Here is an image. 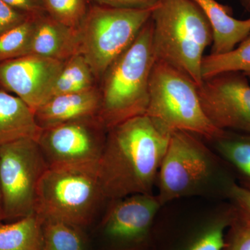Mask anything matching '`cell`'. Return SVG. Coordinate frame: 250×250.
I'll list each match as a JSON object with an SVG mask.
<instances>
[{
    "label": "cell",
    "instance_id": "obj_31",
    "mask_svg": "<svg viewBox=\"0 0 250 250\" xmlns=\"http://www.w3.org/2000/svg\"><path fill=\"white\" fill-rule=\"evenodd\" d=\"M240 2L245 11L250 14V0H240Z\"/></svg>",
    "mask_w": 250,
    "mask_h": 250
},
{
    "label": "cell",
    "instance_id": "obj_9",
    "mask_svg": "<svg viewBox=\"0 0 250 250\" xmlns=\"http://www.w3.org/2000/svg\"><path fill=\"white\" fill-rule=\"evenodd\" d=\"M161 204L157 195L135 194L110 201L90 234L93 250H144Z\"/></svg>",
    "mask_w": 250,
    "mask_h": 250
},
{
    "label": "cell",
    "instance_id": "obj_1",
    "mask_svg": "<svg viewBox=\"0 0 250 250\" xmlns=\"http://www.w3.org/2000/svg\"><path fill=\"white\" fill-rule=\"evenodd\" d=\"M170 137L146 114L108 130L98 163L99 180L106 200L152 193Z\"/></svg>",
    "mask_w": 250,
    "mask_h": 250
},
{
    "label": "cell",
    "instance_id": "obj_2",
    "mask_svg": "<svg viewBox=\"0 0 250 250\" xmlns=\"http://www.w3.org/2000/svg\"><path fill=\"white\" fill-rule=\"evenodd\" d=\"M156 60L183 72L197 86L203 83L202 62L213 41L207 16L194 0H160L153 11Z\"/></svg>",
    "mask_w": 250,
    "mask_h": 250
},
{
    "label": "cell",
    "instance_id": "obj_32",
    "mask_svg": "<svg viewBox=\"0 0 250 250\" xmlns=\"http://www.w3.org/2000/svg\"><path fill=\"white\" fill-rule=\"evenodd\" d=\"M246 76L248 77V80H249L250 82V75H246Z\"/></svg>",
    "mask_w": 250,
    "mask_h": 250
},
{
    "label": "cell",
    "instance_id": "obj_7",
    "mask_svg": "<svg viewBox=\"0 0 250 250\" xmlns=\"http://www.w3.org/2000/svg\"><path fill=\"white\" fill-rule=\"evenodd\" d=\"M48 167L36 139L27 138L0 147L4 223L34 213L39 182Z\"/></svg>",
    "mask_w": 250,
    "mask_h": 250
},
{
    "label": "cell",
    "instance_id": "obj_15",
    "mask_svg": "<svg viewBox=\"0 0 250 250\" xmlns=\"http://www.w3.org/2000/svg\"><path fill=\"white\" fill-rule=\"evenodd\" d=\"M204 11L211 28L213 41L210 54L227 53L248 37L250 33V18L238 20L232 16V10L216 0H194Z\"/></svg>",
    "mask_w": 250,
    "mask_h": 250
},
{
    "label": "cell",
    "instance_id": "obj_22",
    "mask_svg": "<svg viewBox=\"0 0 250 250\" xmlns=\"http://www.w3.org/2000/svg\"><path fill=\"white\" fill-rule=\"evenodd\" d=\"M35 18L0 35V63L29 54Z\"/></svg>",
    "mask_w": 250,
    "mask_h": 250
},
{
    "label": "cell",
    "instance_id": "obj_12",
    "mask_svg": "<svg viewBox=\"0 0 250 250\" xmlns=\"http://www.w3.org/2000/svg\"><path fill=\"white\" fill-rule=\"evenodd\" d=\"M64 62L28 54L0 63V88L14 93L33 111L52 98Z\"/></svg>",
    "mask_w": 250,
    "mask_h": 250
},
{
    "label": "cell",
    "instance_id": "obj_10",
    "mask_svg": "<svg viewBox=\"0 0 250 250\" xmlns=\"http://www.w3.org/2000/svg\"><path fill=\"white\" fill-rule=\"evenodd\" d=\"M108 131L100 117H87L41 129L36 141L49 166L95 164Z\"/></svg>",
    "mask_w": 250,
    "mask_h": 250
},
{
    "label": "cell",
    "instance_id": "obj_5",
    "mask_svg": "<svg viewBox=\"0 0 250 250\" xmlns=\"http://www.w3.org/2000/svg\"><path fill=\"white\" fill-rule=\"evenodd\" d=\"M146 115L169 135L186 131L213 141L224 132L206 114L195 82L160 61L156 60L151 74Z\"/></svg>",
    "mask_w": 250,
    "mask_h": 250
},
{
    "label": "cell",
    "instance_id": "obj_30",
    "mask_svg": "<svg viewBox=\"0 0 250 250\" xmlns=\"http://www.w3.org/2000/svg\"><path fill=\"white\" fill-rule=\"evenodd\" d=\"M4 223V202H3L2 190L0 184V225Z\"/></svg>",
    "mask_w": 250,
    "mask_h": 250
},
{
    "label": "cell",
    "instance_id": "obj_19",
    "mask_svg": "<svg viewBox=\"0 0 250 250\" xmlns=\"http://www.w3.org/2000/svg\"><path fill=\"white\" fill-rule=\"evenodd\" d=\"M98 84L86 59L82 54L77 53L64 62L54 85L52 98L93 89L99 86Z\"/></svg>",
    "mask_w": 250,
    "mask_h": 250
},
{
    "label": "cell",
    "instance_id": "obj_11",
    "mask_svg": "<svg viewBox=\"0 0 250 250\" xmlns=\"http://www.w3.org/2000/svg\"><path fill=\"white\" fill-rule=\"evenodd\" d=\"M198 93L217 128L250 134V82L245 74L227 72L204 80Z\"/></svg>",
    "mask_w": 250,
    "mask_h": 250
},
{
    "label": "cell",
    "instance_id": "obj_14",
    "mask_svg": "<svg viewBox=\"0 0 250 250\" xmlns=\"http://www.w3.org/2000/svg\"><path fill=\"white\" fill-rule=\"evenodd\" d=\"M80 53L78 30L45 14L35 18L29 54L66 62Z\"/></svg>",
    "mask_w": 250,
    "mask_h": 250
},
{
    "label": "cell",
    "instance_id": "obj_17",
    "mask_svg": "<svg viewBox=\"0 0 250 250\" xmlns=\"http://www.w3.org/2000/svg\"><path fill=\"white\" fill-rule=\"evenodd\" d=\"M0 250H43L42 220L35 212L0 225Z\"/></svg>",
    "mask_w": 250,
    "mask_h": 250
},
{
    "label": "cell",
    "instance_id": "obj_18",
    "mask_svg": "<svg viewBox=\"0 0 250 250\" xmlns=\"http://www.w3.org/2000/svg\"><path fill=\"white\" fill-rule=\"evenodd\" d=\"M42 220L43 250H93L88 230L58 219Z\"/></svg>",
    "mask_w": 250,
    "mask_h": 250
},
{
    "label": "cell",
    "instance_id": "obj_8",
    "mask_svg": "<svg viewBox=\"0 0 250 250\" xmlns=\"http://www.w3.org/2000/svg\"><path fill=\"white\" fill-rule=\"evenodd\" d=\"M214 162L199 136L186 131L170 135L157 180L161 205L194 193L210 179Z\"/></svg>",
    "mask_w": 250,
    "mask_h": 250
},
{
    "label": "cell",
    "instance_id": "obj_20",
    "mask_svg": "<svg viewBox=\"0 0 250 250\" xmlns=\"http://www.w3.org/2000/svg\"><path fill=\"white\" fill-rule=\"evenodd\" d=\"M213 142L220 155L238 171L242 187L250 190V134L224 131Z\"/></svg>",
    "mask_w": 250,
    "mask_h": 250
},
{
    "label": "cell",
    "instance_id": "obj_25",
    "mask_svg": "<svg viewBox=\"0 0 250 250\" xmlns=\"http://www.w3.org/2000/svg\"><path fill=\"white\" fill-rule=\"evenodd\" d=\"M224 250H250V225L236 216L229 228Z\"/></svg>",
    "mask_w": 250,
    "mask_h": 250
},
{
    "label": "cell",
    "instance_id": "obj_3",
    "mask_svg": "<svg viewBox=\"0 0 250 250\" xmlns=\"http://www.w3.org/2000/svg\"><path fill=\"white\" fill-rule=\"evenodd\" d=\"M149 20L134 42L115 62L99 83L100 117L108 130L130 118L146 114L149 82L156 62Z\"/></svg>",
    "mask_w": 250,
    "mask_h": 250
},
{
    "label": "cell",
    "instance_id": "obj_28",
    "mask_svg": "<svg viewBox=\"0 0 250 250\" xmlns=\"http://www.w3.org/2000/svg\"><path fill=\"white\" fill-rule=\"evenodd\" d=\"M90 4L127 9H154L160 0H88Z\"/></svg>",
    "mask_w": 250,
    "mask_h": 250
},
{
    "label": "cell",
    "instance_id": "obj_29",
    "mask_svg": "<svg viewBox=\"0 0 250 250\" xmlns=\"http://www.w3.org/2000/svg\"><path fill=\"white\" fill-rule=\"evenodd\" d=\"M14 9L30 17H38L46 14L42 0H2Z\"/></svg>",
    "mask_w": 250,
    "mask_h": 250
},
{
    "label": "cell",
    "instance_id": "obj_26",
    "mask_svg": "<svg viewBox=\"0 0 250 250\" xmlns=\"http://www.w3.org/2000/svg\"><path fill=\"white\" fill-rule=\"evenodd\" d=\"M30 18L0 0V35L18 27Z\"/></svg>",
    "mask_w": 250,
    "mask_h": 250
},
{
    "label": "cell",
    "instance_id": "obj_6",
    "mask_svg": "<svg viewBox=\"0 0 250 250\" xmlns=\"http://www.w3.org/2000/svg\"><path fill=\"white\" fill-rule=\"evenodd\" d=\"M154 9H127L90 4L78 28L80 53L100 81L110 65L134 42Z\"/></svg>",
    "mask_w": 250,
    "mask_h": 250
},
{
    "label": "cell",
    "instance_id": "obj_13",
    "mask_svg": "<svg viewBox=\"0 0 250 250\" xmlns=\"http://www.w3.org/2000/svg\"><path fill=\"white\" fill-rule=\"evenodd\" d=\"M101 108L100 87L93 89L57 95L38 108L35 119L42 129L75 121L81 118L98 116Z\"/></svg>",
    "mask_w": 250,
    "mask_h": 250
},
{
    "label": "cell",
    "instance_id": "obj_23",
    "mask_svg": "<svg viewBox=\"0 0 250 250\" xmlns=\"http://www.w3.org/2000/svg\"><path fill=\"white\" fill-rule=\"evenodd\" d=\"M236 216V212H229L215 219L197 233L184 250H224L226 233Z\"/></svg>",
    "mask_w": 250,
    "mask_h": 250
},
{
    "label": "cell",
    "instance_id": "obj_24",
    "mask_svg": "<svg viewBox=\"0 0 250 250\" xmlns=\"http://www.w3.org/2000/svg\"><path fill=\"white\" fill-rule=\"evenodd\" d=\"M46 14L72 29H78L88 12V0H42Z\"/></svg>",
    "mask_w": 250,
    "mask_h": 250
},
{
    "label": "cell",
    "instance_id": "obj_4",
    "mask_svg": "<svg viewBox=\"0 0 250 250\" xmlns=\"http://www.w3.org/2000/svg\"><path fill=\"white\" fill-rule=\"evenodd\" d=\"M105 201L98 163L51 166L39 182L34 212L88 230Z\"/></svg>",
    "mask_w": 250,
    "mask_h": 250
},
{
    "label": "cell",
    "instance_id": "obj_21",
    "mask_svg": "<svg viewBox=\"0 0 250 250\" xmlns=\"http://www.w3.org/2000/svg\"><path fill=\"white\" fill-rule=\"evenodd\" d=\"M242 72L250 75V33L236 47L227 53L208 54L202 62V76L208 80L227 72Z\"/></svg>",
    "mask_w": 250,
    "mask_h": 250
},
{
    "label": "cell",
    "instance_id": "obj_27",
    "mask_svg": "<svg viewBox=\"0 0 250 250\" xmlns=\"http://www.w3.org/2000/svg\"><path fill=\"white\" fill-rule=\"evenodd\" d=\"M229 195L236 205L237 214L250 225V190L233 184L229 188Z\"/></svg>",
    "mask_w": 250,
    "mask_h": 250
},
{
    "label": "cell",
    "instance_id": "obj_16",
    "mask_svg": "<svg viewBox=\"0 0 250 250\" xmlns=\"http://www.w3.org/2000/svg\"><path fill=\"white\" fill-rule=\"evenodd\" d=\"M41 128L34 112L17 96L0 88V147L22 139H37Z\"/></svg>",
    "mask_w": 250,
    "mask_h": 250
}]
</instances>
